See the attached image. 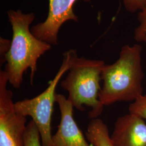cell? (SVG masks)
Here are the masks:
<instances>
[{"instance_id": "52a82bcc", "label": "cell", "mask_w": 146, "mask_h": 146, "mask_svg": "<svg viewBox=\"0 0 146 146\" xmlns=\"http://www.w3.org/2000/svg\"><path fill=\"white\" fill-rule=\"evenodd\" d=\"M61 120L58 131L52 136V146H93L89 145L73 117L72 104L63 95L56 94Z\"/></svg>"}, {"instance_id": "30bf717a", "label": "cell", "mask_w": 146, "mask_h": 146, "mask_svg": "<svg viewBox=\"0 0 146 146\" xmlns=\"http://www.w3.org/2000/svg\"><path fill=\"white\" fill-rule=\"evenodd\" d=\"M25 146H42L40 132L33 120L30 121L27 125Z\"/></svg>"}, {"instance_id": "8992f818", "label": "cell", "mask_w": 146, "mask_h": 146, "mask_svg": "<svg viewBox=\"0 0 146 146\" xmlns=\"http://www.w3.org/2000/svg\"><path fill=\"white\" fill-rule=\"evenodd\" d=\"M77 0H49V12L43 22L33 27V34L43 42L58 44V31L66 21H78V17L73 11V5Z\"/></svg>"}, {"instance_id": "8fae6325", "label": "cell", "mask_w": 146, "mask_h": 146, "mask_svg": "<svg viewBox=\"0 0 146 146\" xmlns=\"http://www.w3.org/2000/svg\"><path fill=\"white\" fill-rule=\"evenodd\" d=\"M128 113L146 120V94L142 95L128 107Z\"/></svg>"}, {"instance_id": "5bb4252c", "label": "cell", "mask_w": 146, "mask_h": 146, "mask_svg": "<svg viewBox=\"0 0 146 146\" xmlns=\"http://www.w3.org/2000/svg\"><path fill=\"white\" fill-rule=\"evenodd\" d=\"M11 41L1 37L0 43V52H1V64L5 63V58L7 53L8 52L11 47Z\"/></svg>"}, {"instance_id": "6da1fadb", "label": "cell", "mask_w": 146, "mask_h": 146, "mask_svg": "<svg viewBox=\"0 0 146 146\" xmlns=\"http://www.w3.org/2000/svg\"><path fill=\"white\" fill-rule=\"evenodd\" d=\"M13 30V37L8 52L5 58V71L8 82L16 89L20 88L24 73L31 69V84H33L39 58L51 49V44L35 36L29 29L35 15L24 14L20 10L8 11Z\"/></svg>"}, {"instance_id": "7c38bea8", "label": "cell", "mask_w": 146, "mask_h": 146, "mask_svg": "<svg viewBox=\"0 0 146 146\" xmlns=\"http://www.w3.org/2000/svg\"><path fill=\"white\" fill-rule=\"evenodd\" d=\"M139 25L134 32V38L137 42L146 46V7L138 14Z\"/></svg>"}, {"instance_id": "3957f363", "label": "cell", "mask_w": 146, "mask_h": 146, "mask_svg": "<svg viewBox=\"0 0 146 146\" xmlns=\"http://www.w3.org/2000/svg\"><path fill=\"white\" fill-rule=\"evenodd\" d=\"M104 65L103 61L78 57L61 83V87L68 92L67 99L74 107L80 111H84V107L90 108L88 116L91 119L98 118L104 107L99 96Z\"/></svg>"}, {"instance_id": "7a4b0ae2", "label": "cell", "mask_w": 146, "mask_h": 146, "mask_svg": "<svg viewBox=\"0 0 146 146\" xmlns=\"http://www.w3.org/2000/svg\"><path fill=\"white\" fill-rule=\"evenodd\" d=\"M142 47L139 44L121 48L119 58L102 69L99 100L104 106L117 102H133L143 95Z\"/></svg>"}, {"instance_id": "4fadbf2b", "label": "cell", "mask_w": 146, "mask_h": 146, "mask_svg": "<svg viewBox=\"0 0 146 146\" xmlns=\"http://www.w3.org/2000/svg\"><path fill=\"white\" fill-rule=\"evenodd\" d=\"M125 9L134 13L142 11L146 7V0H123Z\"/></svg>"}, {"instance_id": "277c9868", "label": "cell", "mask_w": 146, "mask_h": 146, "mask_svg": "<svg viewBox=\"0 0 146 146\" xmlns=\"http://www.w3.org/2000/svg\"><path fill=\"white\" fill-rule=\"evenodd\" d=\"M78 57L75 49L64 52L62 64L47 89L33 99L19 101L14 104L18 113L31 117L40 132L42 146H52L51 123L54 104L56 102L55 90L63 75L69 71Z\"/></svg>"}, {"instance_id": "ba28073f", "label": "cell", "mask_w": 146, "mask_h": 146, "mask_svg": "<svg viewBox=\"0 0 146 146\" xmlns=\"http://www.w3.org/2000/svg\"><path fill=\"white\" fill-rule=\"evenodd\" d=\"M110 138L114 146H146L145 120L129 113L119 117Z\"/></svg>"}, {"instance_id": "5b68a950", "label": "cell", "mask_w": 146, "mask_h": 146, "mask_svg": "<svg viewBox=\"0 0 146 146\" xmlns=\"http://www.w3.org/2000/svg\"><path fill=\"white\" fill-rule=\"evenodd\" d=\"M8 77L0 70V146H25L27 117L15 110Z\"/></svg>"}, {"instance_id": "9c48e42d", "label": "cell", "mask_w": 146, "mask_h": 146, "mask_svg": "<svg viewBox=\"0 0 146 146\" xmlns=\"http://www.w3.org/2000/svg\"><path fill=\"white\" fill-rule=\"evenodd\" d=\"M86 136L93 146H114L107 125L99 118L92 119L87 127Z\"/></svg>"}]
</instances>
